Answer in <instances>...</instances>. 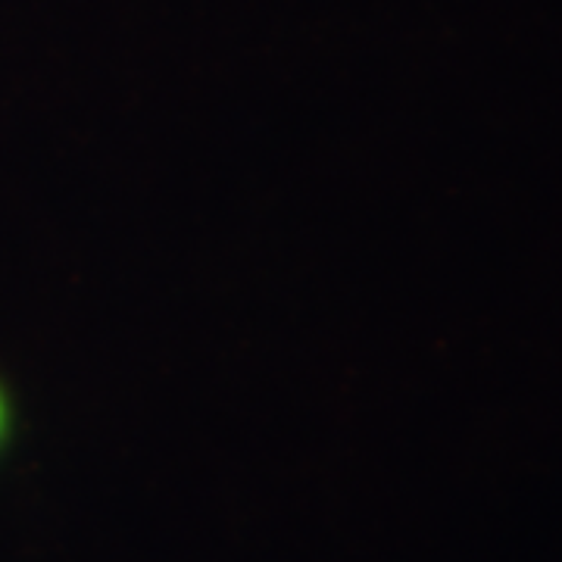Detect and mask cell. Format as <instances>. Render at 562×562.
Returning <instances> with one entry per match:
<instances>
[{
  "mask_svg": "<svg viewBox=\"0 0 562 562\" xmlns=\"http://www.w3.org/2000/svg\"><path fill=\"white\" fill-rule=\"evenodd\" d=\"M10 428H13V409H10L7 391L0 387V450H3V443L10 438Z\"/></svg>",
  "mask_w": 562,
  "mask_h": 562,
  "instance_id": "cell-1",
  "label": "cell"
}]
</instances>
